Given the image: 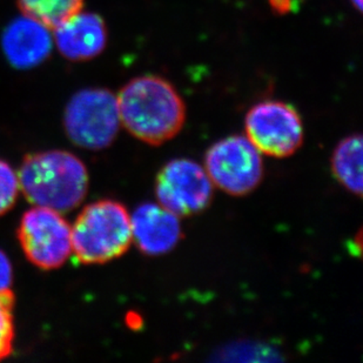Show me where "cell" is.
I'll return each mask as SVG.
<instances>
[{"instance_id": "cell-1", "label": "cell", "mask_w": 363, "mask_h": 363, "mask_svg": "<svg viewBox=\"0 0 363 363\" xmlns=\"http://www.w3.org/2000/svg\"><path fill=\"white\" fill-rule=\"evenodd\" d=\"M121 123L145 144L159 146L182 130L186 106L171 82L143 76L127 82L117 96Z\"/></svg>"}, {"instance_id": "cell-2", "label": "cell", "mask_w": 363, "mask_h": 363, "mask_svg": "<svg viewBox=\"0 0 363 363\" xmlns=\"http://www.w3.org/2000/svg\"><path fill=\"white\" fill-rule=\"evenodd\" d=\"M21 192L35 206L69 212L85 199L89 173L69 152L46 151L25 159L18 172Z\"/></svg>"}, {"instance_id": "cell-3", "label": "cell", "mask_w": 363, "mask_h": 363, "mask_svg": "<svg viewBox=\"0 0 363 363\" xmlns=\"http://www.w3.org/2000/svg\"><path fill=\"white\" fill-rule=\"evenodd\" d=\"M71 235L72 253L82 264H106L123 257L133 242L130 214L116 200L93 202L77 216Z\"/></svg>"}, {"instance_id": "cell-4", "label": "cell", "mask_w": 363, "mask_h": 363, "mask_svg": "<svg viewBox=\"0 0 363 363\" xmlns=\"http://www.w3.org/2000/svg\"><path fill=\"white\" fill-rule=\"evenodd\" d=\"M121 125L117 96L108 89L77 92L64 114V126L69 139L87 150L108 147L117 138Z\"/></svg>"}, {"instance_id": "cell-5", "label": "cell", "mask_w": 363, "mask_h": 363, "mask_svg": "<svg viewBox=\"0 0 363 363\" xmlns=\"http://www.w3.org/2000/svg\"><path fill=\"white\" fill-rule=\"evenodd\" d=\"M203 168L213 185L232 196L250 194L264 178L262 155L246 135L216 141L206 152Z\"/></svg>"}, {"instance_id": "cell-6", "label": "cell", "mask_w": 363, "mask_h": 363, "mask_svg": "<svg viewBox=\"0 0 363 363\" xmlns=\"http://www.w3.org/2000/svg\"><path fill=\"white\" fill-rule=\"evenodd\" d=\"M245 130L257 151L272 158L291 157L305 139L298 111L279 100H264L254 105L245 118Z\"/></svg>"}, {"instance_id": "cell-7", "label": "cell", "mask_w": 363, "mask_h": 363, "mask_svg": "<svg viewBox=\"0 0 363 363\" xmlns=\"http://www.w3.org/2000/svg\"><path fill=\"white\" fill-rule=\"evenodd\" d=\"M18 239L28 260L45 271L62 267L72 254L71 225L55 209L35 206L25 212Z\"/></svg>"}, {"instance_id": "cell-8", "label": "cell", "mask_w": 363, "mask_h": 363, "mask_svg": "<svg viewBox=\"0 0 363 363\" xmlns=\"http://www.w3.org/2000/svg\"><path fill=\"white\" fill-rule=\"evenodd\" d=\"M213 185L205 168L189 159H173L155 179L158 203L179 218L203 212L213 199Z\"/></svg>"}, {"instance_id": "cell-9", "label": "cell", "mask_w": 363, "mask_h": 363, "mask_svg": "<svg viewBox=\"0 0 363 363\" xmlns=\"http://www.w3.org/2000/svg\"><path fill=\"white\" fill-rule=\"evenodd\" d=\"M179 219L159 203H143L130 216L133 242L148 257L171 252L182 239Z\"/></svg>"}, {"instance_id": "cell-10", "label": "cell", "mask_w": 363, "mask_h": 363, "mask_svg": "<svg viewBox=\"0 0 363 363\" xmlns=\"http://www.w3.org/2000/svg\"><path fill=\"white\" fill-rule=\"evenodd\" d=\"M53 30L55 46L69 62H87L106 48V24L98 14L80 11Z\"/></svg>"}, {"instance_id": "cell-11", "label": "cell", "mask_w": 363, "mask_h": 363, "mask_svg": "<svg viewBox=\"0 0 363 363\" xmlns=\"http://www.w3.org/2000/svg\"><path fill=\"white\" fill-rule=\"evenodd\" d=\"M50 28L32 18H17L4 32L1 45L11 65L17 69H32L48 59L51 53Z\"/></svg>"}, {"instance_id": "cell-12", "label": "cell", "mask_w": 363, "mask_h": 363, "mask_svg": "<svg viewBox=\"0 0 363 363\" xmlns=\"http://www.w3.org/2000/svg\"><path fill=\"white\" fill-rule=\"evenodd\" d=\"M333 175L340 185L355 196H362V137L352 134L336 145L330 159Z\"/></svg>"}, {"instance_id": "cell-13", "label": "cell", "mask_w": 363, "mask_h": 363, "mask_svg": "<svg viewBox=\"0 0 363 363\" xmlns=\"http://www.w3.org/2000/svg\"><path fill=\"white\" fill-rule=\"evenodd\" d=\"M17 3L24 16L53 30L80 12L84 0H17Z\"/></svg>"}, {"instance_id": "cell-14", "label": "cell", "mask_w": 363, "mask_h": 363, "mask_svg": "<svg viewBox=\"0 0 363 363\" xmlns=\"http://www.w3.org/2000/svg\"><path fill=\"white\" fill-rule=\"evenodd\" d=\"M13 306L12 291L0 294V361L10 357L13 350Z\"/></svg>"}, {"instance_id": "cell-15", "label": "cell", "mask_w": 363, "mask_h": 363, "mask_svg": "<svg viewBox=\"0 0 363 363\" xmlns=\"http://www.w3.org/2000/svg\"><path fill=\"white\" fill-rule=\"evenodd\" d=\"M21 192L17 172L4 160H0V216L9 212L17 201Z\"/></svg>"}, {"instance_id": "cell-16", "label": "cell", "mask_w": 363, "mask_h": 363, "mask_svg": "<svg viewBox=\"0 0 363 363\" xmlns=\"http://www.w3.org/2000/svg\"><path fill=\"white\" fill-rule=\"evenodd\" d=\"M13 282V268L10 259L0 250V294L11 291Z\"/></svg>"}, {"instance_id": "cell-17", "label": "cell", "mask_w": 363, "mask_h": 363, "mask_svg": "<svg viewBox=\"0 0 363 363\" xmlns=\"http://www.w3.org/2000/svg\"><path fill=\"white\" fill-rule=\"evenodd\" d=\"M302 1L303 0H268L272 10L280 16L291 13L296 7L301 5Z\"/></svg>"}, {"instance_id": "cell-18", "label": "cell", "mask_w": 363, "mask_h": 363, "mask_svg": "<svg viewBox=\"0 0 363 363\" xmlns=\"http://www.w3.org/2000/svg\"><path fill=\"white\" fill-rule=\"evenodd\" d=\"M354 6L357 7V10H362V0H352Z\"/></svg>"}]
</instances>
